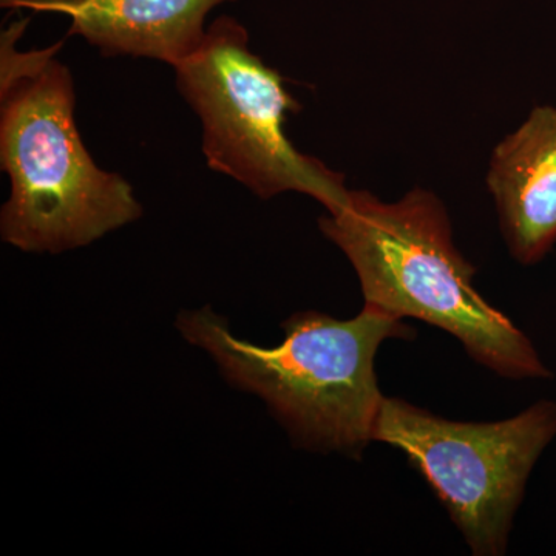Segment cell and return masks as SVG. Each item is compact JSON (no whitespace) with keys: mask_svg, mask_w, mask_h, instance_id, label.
<instances>
[{"mask_svg":"<svg viewBox=\"0 0 556 556\" xmlns=\"http://www.w3.org/2000/svg\"><path fill=\"white\" fill-rule=\"evenodd\" d=\"M485 179L511 257L543 262L556 249V104L536 105L497 142Z\"/></svg>","mask_w":556,"mask_h":556,"instance_id":"cell-6","label":"cell"},{"mask_svg":"<svg viewBox=\"0 0 556 556\" xmlns=\"http://www.w3.org/2000/svg\"><path fill=\"white\" fill-rule=\"evenodd\" d=\"M556 438V402L497 422H456L383 397L372 441L401 450L477 556L506 554L527 481Z\"/></svg>","mask_w":556,"mask_h":556,"instance_id":"cell-5","label":"cell"},{"mask_svg":"<svg viewBox=\"0 0 556 556\" xmlns=\"http://www.w3.org/2000/svg\"><path fill=\"white\" fill-rule=\"evenodd\" d=\"M28 20L2 35L0 167L10 197L0 211V236L33 254L87 247L142 215L123 175L98 166L75 119V83L56 58L58 46L16 50Z\"/></svg>","mask_w":556,"mask_h":556,"instance_id":"cell-1","label":"cell"},{"mask_svg":"<svg viewBox=\"0 0 556 556\" xmlns=\"http://www.w3.org/2000/svg\"><path fill=\"white\" fill-rule=\"evenodd\" d=\"M236 0H0L2 9L54 13L70 20L102 56L149 58L172 67L199 50L207 14Z\"/></svg>","mask_w":556,"mask_h":556,"instance_id":"cell-7","label":"cell"},{"mask_svg":"<svg viewBox=\"0 0 556 556\" xmlns=\"http://www.w3.org/2000/svg\"><path fill=\"white\" fill-rule=\"evenodd\" d=\"M177 325L233 387L262 397L300 447L351 457L372 441L386 397L375 371L380 345L416 336L402 318L369 305L350 320L316 311L294 314L274 348L236 338L211 308L182 313Z\"/></svg>","mask_w":556,"mask_h":556,"instance_id":"cell-3","label":"cell"},{"mask_svg":"<svg viewBox=\"0 0 556 556\" xmlns=\"http://www.w3.org/2000/svg\"><path fill=\"white\" fill-rule=\"evenodd\" d=\"M318 228L356 270L364 305L444 329L501 378H554L532 340L475 288L477 269L456 248L447 208L431 190L387 203L350 189Z\"/></svg>","mask_w":556,"mask_h":556,"instance_id":"cell-2","label":"cell"},{"mask_svg":"<svg viewBox=\"0 0 556 556\" xmlns=\"http://www.w3.org/2000/svg\"><path fill=\"white\" fill-rule=\"evenodd\" d=\"M174 68L178 93L199 116L208 169L236 179L260 200L298 192L327 212L345 203V177L300 152L285 134L299 101L280 73L249 49L239 21L212 22L199 50Z\"/></svg>","mask_w":556,"mask_h":556,"instance_id":"cell-4","label":"cell"}]
</instances>
